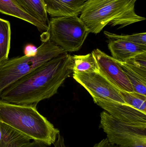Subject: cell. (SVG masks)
<instances>
[{"instance_id":"obj_1","label":"cell","mask_w":146,"mask_h":147,"mask_svg":"<svg viewBox=\"0 0 146 147\" xmlns=\"http://www.w3.org/2000/svg\"><path fill=\"white\" fill-rule=\"evenodd\" d=\"M72 56L67 53L48 61L5 88L0 100L12 104L37 106L57 93L73 73Z\"/></svg>"},{"instance_id":"obj_2","label":"cell","mask_w":146,"mask_h":147,"mask_svg":"<svg viewBox=\"0 0 146 147\" xmlns=\"http://www.w3.org/2000/svg\"><path fill=\"white\" fill-rule=\"evenodd\" d=\"M135 0H87L80 19L90 33L97 34L108 25L118 29L142 21L145 18L136 13Z\"/></svg>"},{"instance_id":"obj_3","label":"cell","mask_w":146,"mask_h":147,"mask_svg":"<svg viewBox=\"0 0 146 147\" xmlns=\"http://www.w3.org/2000/svg\"><path fill=\"white\" fill-rule=\"evenodd\" d=\"M0 122L47 146L54 144L60 131L37 110V106L19 105L0 100Z\"/></svg>"},{"instance_id":"obj_4","label":"cell","mask_w":146,"mask_h":147,"mask_svg":"<svg viewBox=\"0 0 146 147\" xmlns=\"http://www.w3.org/2000/svg\"><path fill=\"white\" fill-rule=\"evenodd\" d=\"M46 38L38 48L35 56L8 58L0 63V94L7 87L41 65L67 53L61 47Z\"/></svg>"},{"instance_id":"obj_5","label":"cell","mask_w":146,"mask_h":147,"mask_svg":"<svg viewBox=\"0 0 146 147\" xmlns=\"http://www.w3.org/2000/svg\"><path fill=\"white\" fill-rule=\"evenodd\" d=\"M46 33L51 41L67 53L79 51L90 33L79 17L75 15L53 17Z\"/></svg>"},{"instance_id":"obj_6","label":"cell","mask_w":146,"mask_h":147,"mask_svg":"<svg viewBox=\"0 0 146 147\" xmlns=\"http://www.w3.org/2000/svg\"><path fill=\"white\" fill-rule=\"evenodd\" d=\"M99 128L106 134L110 143L119 147L146 142V128L122 121L105 111L100 114Z\"/></svg>"},{"instance_id":"obj_7","label":"cell","mask_w":146,"mask_h":147,"mask_svg":"<svg viewBox=\"0 0 146 147\" xmlns=\"http://www.w3.org/2000/svg\"><path fill=\"white\" fill-rule=\"evenodd\" d=\"M73 78L83 86L93 98L125 104L120 90L99 72L73 73Z\"/></svg>"},{"instance_id":"obj_8","label":"cell","mask_w":146,"mask_h":147,"mask_svg":"<svg viewBox=\"0 0 146 147\" xmlns=\"http://www.w3.org/2000/svg\"><path fill=\"white\" fill-rule=\"evenodd\" d=\"M92 53L99 67V73L120 90L134 91L129 80L116 60L99 49Z\"/></svg>"},{"instance_id":"obj_9","label":"cell","mask_w":146,"mask_h":147,"mask_svg":"<svg viewBox=\"0 0 146 147\" xmlns=\"http://www.w3.org/2000/svg\"><path fill=\"white\" fill-rule=\"evenodd\" d=\"M94 102L117 119L146 128V114L129 105L99 98H93Z\"/></svg>"},{"instance_id":"obj_10","label":"cell","mask_w":146,"mask_h":147,"mask_svg":"<svg viewBox=\"0 0 146 147\" xmlns=\"http://www.w3.org/2000/svg\"><path fill=\"white\" fill-rule=\"evenodd\" d=\"M87 0H43L47 13L53 17L80 14Z\"/></svg>"},{"instance_id":"obj_11","label":"cell","mask_w":146,"mask_h":147,"mask_svg":"<svg viewBox=\"0 0 146 147\" xmlns=\"http://www.w3.org/2000/svg\"><path fill=\"white\" fill-rule=\"evenodd\" d=\"M108 47L112 57L120 62H127L139 54L146 52V46L121 40H111Z\"/></svg>"},{"instance_id":"obj_12","label":"cell","mask_w":146,"mask_h":147,"mask_svg":"<svg viewBox=\"0 0 146 147\" xmlns=\"http://www.w3.org/2000/svg\"><path fill=\"white\" fill-rule=\"evenodd\" d=\"M27 136L0 122V147H21L30 142Z\"/></svg>"},{"instance_id":"obj_13","label":"cell","mask_w":146,"mask_h":147,"mask_svg":"<svg viewBox=\"0 0 146 147\" xmlns=\"http://www.w3.org/2000/svg\"><path fill=\"white\" fill-rule=\"evenodd\" d=\"M0 12L32 24L43 34L47 32L48 31V28L25 12L15 0H0Z\"/></svg>"},{"instance_id":"obj_14","label":"cell","mask_w":146,"mask_h":147,"mask_svg":"<svg viewBox=\"0 0 146 147\" xmlns=\"http://www.w3.org/2000/svg\"><path fill=\"white\" fill-rule=\"evenodd\" d=\"M19 6L30 16L49 29V20L43 0H15Z\"/></svg>"},{"instance_id":"obj_15","label":"cell","mask_w":146,"mask_h":147,"mask_svg":"<svg viewBox=\"0 0 146 147\" xmlns=\"http://www.w3.org/2000/svg\"><path fill=\"white\" fill-rule=\"evenodd\" d=\"M117 62L129 80L134 92L146 96V71L133 67L126 62Z\"/></svg>"},{"instance_id":"obj_16","label":"cell","mask_w":146,"mask_h":147,"mask_svg":"<svg viewBox=\"0 0 146 147\" xmlns=\"http://www.w3.org/2000/svg\"><path fill=\"white\" fill-rule=\"evenodd\" d=\"M72 59L73 73L99 72V67L92 52L85 55H74Z\"/></svg>"},{"instance_id":"obj_17","label":"cell","mask_w":146,"mask_h":147,"mask_svg":"<svg viewBox=\"0 0 146 147\" xmlns=\"http://www.w3.org/2000/svg\"><path fill=\"white\" fill-rule=\"evenodd\" d=\"M10 42V22L0 18V63L8 58Z\"/></svg>"},{"instance_id":"obj_18","label":"cell","mask_w":146,"mask_h":147,"mask_svg":"<svg viewBox=\"0 0 146 147\" xmlns=\"http://www.w3.org/2000/svg\"><path fill=\"white\" fill-rule=\"evenodd\" d=\"M125 104L146 114V96L137 92L120 90Z\"/></svg>"},{"instance_id":"obj_19","label":"cell","mask_w":146,"mask_h":147,"mask_svg":"<svg viewBox=\"0 0 146 147\" xmlns=\"http://www.w3.org/2000/svg\"><path fill=\"white\" fill-rule=\"evenodd\" d=\"M105 35L111 40H121L133 43L136 45L146 46V33L134 34L132 35H118L110 32L105 31Z\"/></svg>"},{"instance_id":"obj_20","label":"cell","mask_w":146,"mask_h":147,"mask_svg":"<svg viewBox=\"0 0 146 147\" xmlns=\"http://www.w3.org/2000/svg\"><path fill=\"white\" fill-rule=\"evenodd\" d=\"M126 63L138 69L146 71V52L137 55Z\"/></svg>"},{"instance_id":"obj_21","label":"cell","mask_w":146,"mask_h":147,"mask_svg":"<svg viewBox=\"0 0 146 147\" xmlns=\"http://www.w3.org/2000/svg\"><path fill=\"white\" fill-rule=\"evenodd\" d=\"M37 50L38 48L34 45L27 44L24 47V55L27 57L35 56L37 54Z\"/></svg>"},{"instance_id":"obj_22","label":"cell","mask_w":146,"mask_h":147,"mask_svg":"<svg viewBox=\"0 0 146 147\" xmlns=\"http://www.w3.org/2000/svg\"><path fill=\"white\" fill-rule=\"evenodd\" d=\"M93 147H119L116 145H112L108 141L107 138L101 140L99 143L95 144Z\"/></svg>"},{"instance_id":"obj_23","label":"cell","mask_w":146,"mask_h":147,"mask_svg":"<svg viewBox=\"0 0 146 147\" xmlns=\"http://www.w3.org/2000/svg\"><path fill=\"white\" fill-rule=\"evenodd\" d=\"M53 145L54 147H67L65 145L64 138L60 134L58 135L56 140Z\"/></svg>"},{"instance_id":"obj_24","label":"cell","mask_w":146,"mask_h":147,"mask_svg":"<svg viewBox=\"0 0 146 147\" xmlns=\"http://www.w3.org/2000/svg\"><path fill=\"white\" fill-rule=\"evenodd\" d=\"M48 146L45 143L41 142L33 141V142H30L27 145L21 147H46Z\"/></svg>"},{"instance_id":"obj_25","label":"cell","mask_w":146,"mask_h":147,"mask_svg":"<svg viewBox=\"0 0 146 147\" xmlns=\"http://www.w3.org/2000/svg\"><path fill=\"white\" fill-rule=\"evenodd\" d=\"M124 147H146V142H142V143H137L132 146Z\"/></svg>"},{"instance_id":"obj_26","label":"cell","mask_w":146,"mask_h":147,"mask_svg":"<svg viewBox=\"0 0 146 147\" xmlns=\"http://www.w3.org/2000/svg\"><path fill=\"white\" fill-rule=\"evenodd\" d=\"M135 1H137V0H135Z\"/></svg>"}]
</instances>
